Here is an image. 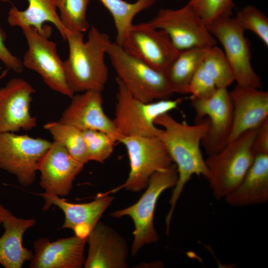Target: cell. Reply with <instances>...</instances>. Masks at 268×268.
Segmentation results:
<instances>
[{
    "instance_id": "obj_17",
    "label": "cell",
    "mask_w": 268,
    "mask_h": 268,
    "mask_svg": "<svg viewBox=\"0 0 268 268\" xmlns=\"http://www.w3.org/2000/svg\"><path fill=\"white\" fill-rule=\"evenodd\" d=\"M233 104V121L227 142L244 133L257 129L268 119V92L237 84L229 92Z\"/></svg>"
},
{
    "instance_id": "obj_25",
    "label": "cell",
    "mask_w": 268,
    "mask_h": 268,
    "mask_svg": "<svg viewBox=\"0 0 268 268\" xmlns=\"http://www.w3.org/2000/svg\"><path fill=\"white\" fill-rule=\"evenodd\" d=\"M111 14L117 31L116 42L120 45L133 20L140 11L151 7L156 0H137L130 3L124 0H99Z\"/></svg>"
},
{
    "instance_id": "obj_12",
    "label": "cell",
    "mask_w": 268,
    "mask_h": 268,
    "mask_svg": "<svg viewBox=\"0 0 268 268\" xmlns=\"http://www.w3.org/2000/svg\"><path fill=\"white\" fill-rule=\"evenodd\" d=\"M120 45L132 56L164 73L180 51L164 31L147 22L133 24Z\"/></svg>"
},
{
    "instance_id": "obj_28",
    "label": "cell",
    "mask_w": 268,
    "mask_h": 268,
    "mask_svg": "<svg viewBox=\"0 0 268 268\" xmlns=\"http://www.w3.org/2000/svg\"><path fill=\"white\" fill-rule=\"evenodd\" d=\"M90 0H57L60 18L66 29L81 33L89 28L86 11Z\"/></svg>"
},
{
    "instance_id": "obj_33",
    "label": "cell",
    "mask_w": 268,
    "mask_h": 268,
    "mask_svg": "<svg viewBox=\"0 0 268 268\" xmlns=\"http://www.w3.org/2000/svg\"><path fill=\"white\" fill-rule=\"evenodd\" d=\"M6 36L0 25V61L9 69L20 73L23 71L22 62L13 55L4 44Z\"/></svg>"
},
{
    "instance_id": "obj_27",
    "label": "cell",
    "mask_w": 268,
    "mask_h": 268,
    "mask_svg": "<svg viewBox=\"0 0 268 268\" xmlns=\"http://www.w3.org/2000/svg\"><path fill=\"white\" fill-rule=\"evenodd\" d=\"M202 65L217 88H227L235 81L232 68L223 51L216 45L209 49Z\"/></svg>"
},
{
    "instance_id": "obj_3",
    "label": "cell",
    "mask_w": 268,
    "mask_h": 268,
    "mask_svg": "<svg viewBox=\"0 0 268 268\" xmlns=\"http://www.w3.org/2000/svg\"><path fill=\"white\" fill-rule=\"evenodd\" d=\"M256 129L244 133L218 152L208 155L205 160L207 180L216 200L224 199L235 189L252 165L255 156L253 143Z\"/></svg>"
},
{
    "instance_id": "obj_10",
    "label": "cell",
    "mask_w": 268,
    "mask_h": 268,
    "mask_svg": "<svg viewBox=\"0 0 268 268\" xmlns=\"http://www.w3.org/2000/svg\"><path fill=\"white\" fill-rule=\"evenodd\" d=\"M147 22L164 31L179 51L210 48L217 44L206 25L188 3L178 9H160Z\"/></svg>"
},
{
    "instance_id": "obj_8",
    "label": "cell",
    "mask_w": 268,
    "mask_h": 268,
    "mask_svg": "<svg viewBox=\"0 0 268 268\" xmlns=\"http://www.w3.org/2000/svg\"><path fill=\"white\" fill-rule=\"evenodd\" d=\"M47 139L12 132L0 133V168L27 187L35 181L38 165L50 148Z\"/></svg>"
},
{
    "instance_id": "obj_24",
    "label": "cell",
    "mask_w": 268,
    "mask_h": 268,
    "mask_svg": "<svg viewBox=\"0 0 268 268\" xmlns=\"http://www.w3.org/2000/svg\"><path fill=\"white\" fill-rule=\"evenodd\" d=\"M209 48H193L180 51L165 72L174 93H188L189 82Z\"/></svg>"
},
{
    "instance_id": "obj_31",
    "label": "cell",
    "mask_w": 268,
    "mask_h": 268,
    "mask_svg": "<svg viewBox=\"0 0 268 268\" xmlns=\"http://www.w3.org/2000/svg\"><path fill=\"white\" fill-rule=\"evenodd\" d=\"M207 25L224 17L231 16L233 0H189L187 3Z\"/></svg>"
},
{
    "instance_id": "obj_29",
    "label": "cell",
    "mask_w": 268,
    "mask_h": 268,
    "mask_svg": "<svg viewBox=\"0 0 268 268\" xmlns=\"http://www.w3.org/2000/svg\"><path fill=\"white\" fill-rule=\"evenodd\" d=\"M85 142L89 161L103 163L112 154L115 143L112 135L94 130L82 131Z\"/></svg>"
},
{
    "instance_id": "obj_16",
    "label": "cell",
    "mask_w": 268,
    "mask_h": 268,
    "mask_svg": "<svg viewBox=\"0 0 268 268\" xmlns=\"http://www.w3.org/2000/svg\"><path fill=\"white\" fill-rule=\"evenodd\" d=\"M88 245L85 268H127L129 247L112 228L98 221L86 238Z\"/></svg>"
},
{
    "instance_id": "obj_5",
    "label": "cell",
    "mask_w": 268,
    "mask_h": 268,
    "mask_svg": "<svg viewBox=\"0 0 268 268\" xmlns=\"http://www.w3.org/2000/svg\"><path fill=\"white\" fill-rule=\"evenodd\" d=\"M178 177L174 163L167 169L155 172L150 177L146 190L136 202L110 213L111 216L116 218L125 216L132 218L134 224V239L131 249L133 256H135L145 245L158 241L159 235L154 223L156 203L165 190L174 187Z\"/></svg>"
},
{
    "instance_id": "obj_4",
    "label": "cell",
    "mask_w": 268,
    "mask_h": 268,
    "mask_svg": "<svg viewBox=\"0 0 268 268\" xmlns=\"http://www.w3.org/2000/svg\"><path fill=\"white\" fill-rule=\"evenodd\" d=\"M116 81L118 91L113 121L122 137L157 136L161 129L156 127V119L176 109L183 100L166 99L144 102L133 96L118 77Z\"/></svg>"
},
{
    "instance_id": "obj_19",
    "label": "cell",
    "mask_w": 268,
    "mask_h": 268,
    "mask_svg": "<svg viewBox=\"0 0 268 268\" xmlns=\"http://www.w3.org/2000/svg\"><path fill=\"white\" fill-rule=\"evenodd\" d=\"M40 195L45 201L43 210H48L52 205L59 208L65 216L61 228L70 229L75 235L82 238L87 237L114 199L113 196L99 194L91 201L75 203L54 195Z\"/></svg>"
},
{
    "instance_id": "obj_34",
    "label": "cell",
    "mask_w": 268,
    "mask_h": 268,
    "mask_svg": "<svg viewBox=\"0 0 268 268\" xmlns=\"http://www.w3.org/2000/svg\"><path fill=\"white\" fill-rule=\"evenodd\" d=\"M253 150L255 155L268 154V119L256 129Z\"/></svg>"
},
{
    "instance_id": "obj_15",
    "label": "cell",
    "mask_w": 268,
    "mask_h": 268,
    "mask_svg": "<svg viewBox=\"0 0 268 268\" xmlns=\"http://www.w3.org/2000/svg\"><path fill=\"white\" fill-rule=\"evenodd\" d=\"M84 165L73 158L61 143L53 141L38 167L39 183L44 193L61 198L67 196Z\"/></svg>"
},
{
    "instance_id": "obj_20",
    "label": "cell",
    "mask_w": 268,
    "mask_h": 268,
    "mask_svg": "<svg viewBox=\"0 0 268 268\" xmlns=\"http://www.w3.org/2000/svg\"><path fill=\"white\" fill-rule=\"evenodd\" d=\"M86 238L76 235L51 241L41 238L33 243L34 253L29 265L31 268H80L85 258Z\"/></svg>"
},
{
    "instance_id": "obj_9",
    "label": "cell",
    "mask_w": 268,
    "mask_h": 268,
    "mask_svg": "<svg viewBox=\"0 0 268 268\" xmlns=\"http://www.w3.org/2000/svg\"><path fill=\"white\" fill-rule=\"evenodd\" d=\"M208 31L222 45L237 84L261 89V80L251 64L250 43L235 17L219 18L208 25Z\"/></svg>"
},
{
    "instance_id": "obj_11",
    "label": "cell",
    "mask_w": 268,
    "mask_h": 268,
    "mask_svg": "<svg viewBox=\"0 0 268 268\" xmlns=\"http://www.w3.org/2000/svg\"><path fill=\"white\" fill-rule=\"evenodd\" d=\"M21 29L28 44L23 66L38 73L53 91L72 98L74 93L67 83L64 62L58 54L56 43L33 27Z\"/></svg>"
},
{
    "instance_id": "obj_32",
    "label": "cell",
    "mask_w": 268,
    "mask_h": 268,
    "mask_svg": "<svg viewBox=\"0 0 268 268\" xmlns=\"http://www.w3.org/2000/svg\"><path fill=\"white\" fill-rule=\"evenodd\" d=\"M217 88L213 79L201 64L189 82L188 92L192 94V97L202 99L212 95Z\"/></svg>"
},
{
    "instance_id": "obj_1",
    "label": "cell",
    "mask_w": 268,
    "mask_h": 268,
    "mask_svg": "<svg viewBox=\"0 0 268 268\" xmlns=\"http://www.w3.org/2000/svg\"><path fill=\"white\" fill-rule=\"evenodd\" d=\"M156 125L163 129L158 137L164 144L178 172V180L169 201L170 208L165 218L166 232H169L171 220L177 201L185 185L196 175L207 179L208 171L201 149L202 139L207 132L208 119L194 125L181 123L169 113L156 119Z\"/></svg>"
},
{
    "instance_id": "obj_23",
    "label": "cell",
    "mask_w": 268,
    "mask_h": 268,
    "mask_svg": "<svg viewBox=\"0 0 268 268\" xmlns=\"http://www.w3.org/2000/svg\"><path fill=\"white\" fill-rule=\"evenodd\" d=\"M5 1L8 0H0ZM28 7L20 10L13 6L9 10L7 22L11 26L22 28L31 27L41 35L49 38L51 27L45 26L44 23L53 24L65 40L67 29L63 25L57 12V0H27Z\"/></svg>"
},
{
    "instance_id": "obj_13",
    "label": "cell",
    "mask_w": 268,
    "mask_h": 268,
    "mask_svg": "<svg viewBox=\"0 0 268 268\" xmlns=\"http://www.w3.org/2000/svg\"><path fill=\"white\" fill-rule=\"evenodd\" d=\"M196 112L195 123L207 117L209 127L202 139L208 155L220 151L227 143L233 121V104L227 88H217L210 96L202 99L191 97Z\"/></svg>"
},
{
    "instance_id": "obj_14",
    "label": "cell",
    "mask_w": 268,
    "mask_h": 268,
    "mask_svg": "<svg viewBox=\"0 0 268 268\" xmlns=\"http://www.w3.org/2000/svg\"><path fill=\"white\" fill-rule=\"evenodd\" d=\"M35 92L21 78H13L0 88V133L29 131L36 126V119L30 113Z\"/></svg>"
},
{
    "instance_id": "obj_26",
    "label": "cell",
    "mask_w": 268,
    "mask_h": 268,
    "mask_svg": "<svg viewBox=\"0 0 268 268\" xmlns=\"http://www.w3.org/2000/svg\"><path fill=\"white\" fill-rule=\"evenodd\" d=\"M43 127L51 134L54 141L61 143L75 159L84 164L89 161L82 131L59 121L48 122Z\"/></svg>"
},
{
    "instance_id": "obj_7",
    "label": "cell",
    "mask_w": 268,
    "mask_h": 268,
    "mask_svg": "<svg viewBox=\"0 0 268 268\" xmlns=\"http://www.w3.org/2000/svg\"><path fill=\"white\" fill-rule=\"evenodd\" d=\"M119 142L127 151L130 167L129 176L122 185L101 193L103 195H109L122 189L140 192L147 187L153 173L167 169L173 164L164 144L157 136H124Z\"/></svg>"
},
{
    "instance_id": "obj_22",
    "label": "cell",
    "mask_w": 268,
    "mask_h": 268,
    "mask_svg": "<svg viewBox=\"0 0 268 268\" xmlns=\"http://www.w3.org/2000/svg\"><path fill=\"white\" fill-rule=\"evenodd\" d=\"M229 205L243 207L268 201V154H258L244 177L225 198Z\"/></svg>"
},
{
    "instance_id": "obj_35",
    "label": "cell",
    "mask_w": 268,
    "mask_h": 268,
    "mask_svg": "<svg viewBox=\"0 0 268 268\" xmlns=\"http://www.w3.org/2000/svg\"><path fill=\"white\" fill-rule=\"evenodd\" d=\"M1 224V221H0V225Z\"/></svg>"
},
{
    "instance_id": "obj_2",
    "label": "cell",
    "mask_w": 268,
    "mask_h": 268,
    "mask_svg": "<svg viewBox=\"0 0 268 268\" xmlns=\"http://www.w3.org/2000/svg\"><path fill=\"white\" fill-rule=\"evenodd\" d=\"M82 33L67 29L69 54L64 62L68 86L74 93L94 90L102 92L108 78L105 55L111 41L105 33L92 25L88 40Z\"/></svg>"
},
{
    "instance_id": "obj_21",
    "label": "cell",
    "mask_w": 268,
    "mask_h": 268,
    "mask_svg": "<svg viewBox=\"0 0 268 268\" xmlns=\"http://www.w3.org/2000/svg\"><path fill=\"white\" fill-rule=\"evenodd\" d=\"M0 219L4 229L0 237V264L5 268H20L33 252L23 245V236L33 226L35 219L19 218L0 204Z\"/></svg>"
},
{
    "instance_id": "obj_18",
    "label": "cell",
    "mask_w": 268,
    "mask_h": 268,
    "mask_svg": "<svg viewBox=\"0 0 268 268\" xmlns=\"http://www.w3.org/2000/svg\"><path fill=\"white\" fill-rule=\"evenodd\" d=\"M69 106L63 113L59 122L72 125L81 131L94 130L114 136L117 142L121 138L114 125L104 112L102 92L87 91L74 94Z\"/></svg>"
},
{
    "instance_id": "obj_30",
    "label": "cell",
    "mask_w": 268,
    "mask_h": 268,
    "mask_svg": "<svg viewBox=\"0 0 268 268\" xmlns=\"http://www.w3.org/2000/svg\"><path fill=\"white\" fill-rule=\"evenodd\" d=\"M245 30L255 34L266 46H268V18L254 5H248L240 10L235 17Z\"/></svg>"
},
{
    "instance_id": "obj_6",
    "label": "cell",
    "mask_w": 268,
    "mask_h": 268,
    "mask_svg": "<svg viewBox=\"0 0 268 268\" xmlns=\"http://www.w3.org/2000/svg\"><path fill=\"white\" fill-rule=\"evenodd\" d=\"M107 54L118 76L132 95L144 102L168 99L174 93L164 72L132 56L111 41Z\"/></svg>"
}]
</instances>
